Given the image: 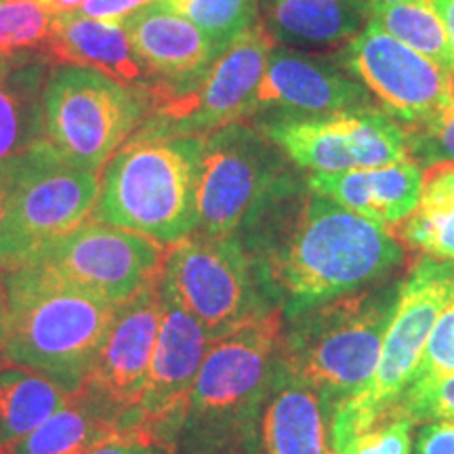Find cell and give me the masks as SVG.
Wrapping results in <instances>:
<instances>
[{
  "mask_svg": "<svg viewBox=\"0 0 454 454\" xmlns=\"http://www.w3.org/2000/svg\"><path fill=\"white\" fill-rule=\"evenodd\" d=\"M284 317L381 284L404 261L383 225L311 190L288 170L236 234Z\"/></svg>",
  "mask_w": 454,
  "mask_h": 454,
  "instance_id": "cell-1",
  "label": "cell"
},
{
  "mask_svg": "<svg viewBox=\"0 0 454 454\" xmlns=\"http://www.w3.org/2000/svg\"><path fill=\"white\" fill-rule=\"evenodd\" d=\"M284 311L242 322L208 345L170 454H248L280 362Z\"/></svg>",
  "mask_w": 454,
  "mask_h": 454,
  "instance_id": "cell-2",
  "label": "cell"
},
{
  "mask_svg": "<svg viewBox=\"0 0 454 454\" xmlns=\"http://www.w3.org/2000/svg\"><path fill=\"white\" fill-rule=\"evenodd\" d=\"M11 366L49 379L66 394L87 383L116 305L81 291L34 263L3 271Z\"/></svg>",
  "mask_w": 454,
  "mask_h": 454,
  "instance_id": "cell-3",
  "label": "cell"
},
{
  "mask_svg": "<svg viewBox=\"0 0 454 454\" xmlns=\"http://www.w3.org/2000/svg\"><path fill=\"white\" fill-rule=\"evenodd\" d=\"M397 288L374 284L286 317L280 371L317 391L337 412L377 368Z\"/></svg>",
  "mask_w": 454,
  "mask_h": 454,
  "instance_id": "cell-4",
  "label": "cell"
},
{
  "mask_svg": "<svg viewBox=\"0 0 454 454\" xmlns=\"http://www.w3.org/2000/svg\"><path fill=\"white\" fill-rule=\"evenodd\" d=\"M200 137H129L99 177L93 219L177 244L196 231Z\"/></svg>",
  "mask_w": 454,
  "mask_h": 454,
  "instance_id": "cell-5",
  "label": "cell"
},
{
  "mask_svg": "<svg viewBox=\"0 0 454 454\" xmlns=\"http://www.w3.org/2000/svg\"><path fill=\"white\" fill-rule=\"evenodd\" d=\"M99 170L78 167L47 139L9 160V192L0 225V271L38 253L93 219Z\"/></svg>",
  "mask_w": 454,
  "mask_h": 454,
  "instance_id": "cell-6",
  "label": "cell"
},
{
  "mask_svg": "<svg viewBox=\"0 0 454 454\" xmlns=\"http://www.w3.org/2000/svg\"><path fill=\"white\" fill-rule=\"evenodd\" d=\"M452 280V261L431 257L417 261L402 280L377 368L364 387L340 404L333 417L334 452L345 440L400 404L417 377L431 328L438 320Z\"/></svg>",
  "mask_w": 454,
  "mask_h": 454,
  "instance_id": "cell-7",
  "label": "cell"
},
{
  "mask_svg": "<svg viewBox=\"0 0 454 454\" xmlns=\"http://www.w3.org/2000/svg\"><path fill=\"white\" fill-rule=\"evenodd\" d=\"M150 112L152 89L124 87L98 70L67 66L44 89V139L78 167L99 170Z\"/></svg>",
  "mask_w": 454,
  "mask_h": 454,
  "instance_id": "cell-8",
  "label": "cell"
},
{
  "mask_svg": "<svg viewBox=\"0 0 454 454\" xmlns=\"http://www.w3.org/2000/svg\"><path fill=\"white\" fill-rule=\"evenodd\" d=\"M158 288L217 339L278 305L236 236L190 234L170 244Z\"/></svg>",
  "mask_w": 454,
  "mask_h": 454,
  "instance_id": "cell-9",
  "label": "cell"
},
{
  "mask_svg": "<svg viewBox=\"0 0 454 454\" xmlns=\"http://www.w3.org/2000/svg\"><path fill=\"white\" fill-rule=\"evenodd\" d=\"M288 158L259 127L225 124L200 137L196 234L236 236L278 181Z\"/></svg>",
  "mask_w": 454,
  "mask_h": 454,
  "instance_id": "cell-10",
  "label": "cell"
},
{
  "mask_svg": "<svg viewBox=\"0 0 454 454\" xmlns=\"http://www.w3.org/2000/svg\"><path fill=\"white\" fill-rule=\"evenodd\" d=\"M276 43L259 21L221 51L204 81L190 93L152 89V112L130 137H187L253 116L257 90Z\"/></svg>",
  "mask_w": 454,
  "mask_h": 454,
  "instance_id": "cell-11",
  "label": "cell"
},
{
  "mask_svg": "<svg viewBox=\"0 0 454 454\" xmlns=\"http://www.w3.org/2000/svg\"><path fill=\"white\" fill-rule=\"evenodd\" d=\"M259 129L294 167L309 173H348L411 160L404 129L381 106L322 118L261 116Z\"/></svg>",
  "mask_w": 454,
  "mask_h": 454,
  "instance_id": "cell-12",
  "label": "cell"
},
{
  "mask_svg": "<svg viewBox=\"0 0 454 454\" xmlns=\"http://www.w3.org/2000/svg\"><path fill=\"white\" fill-rule=\"evenodd\" d=\"M167 248L137 231L87 221L49 244L30 263L112 305L154 286Z\"/></svg>",
  "mask_w": 454,
  "mask_h": 454,
  "instance_id": "cell-13",
  "label": "cell"
},
{
  "mask_svg": "<svg viewBox=\"0 0 454 454\" xmlns=\"http://www.w3.org/2000/svg\"><path fill=\"white\" fill-rule=\"evenodd\" d=\"M334 61L402 127L427 121L452 98L454 74L431 64L372 20L340 47Z\"/></svg>",
  "mask_w": 454,
  "mask_h": 454,
  "instance_id": "cell-14",
  "label": "cell"
},
{
  "mask_svg": "<svg viewBox=\"0 0 454 454\" xmlns=\"http://www.w3.org/2000/svg\"><path fill=\"white\" fill-rule=\"evenodd\" d=\"M160 326L150 374L141 395L133 435L173 452L192 389L207 357L211 337L160 288Z\"/></svg>",
  "mask_w": 454,
  "mask_h": 454,
  "instance_id": "cell-15",
  "label": "cell"
},
{
  "mask_svg": "<svg viewBox=\"0 0 454 454\" xmlns=\"http://www.w3.org/2000/svg\"><path fill=\"white\" fill-rule=\"evenodd\" d=\"M160 326L158 282L116 305V314L87 383L81 389L116 412L124 435H133Z\"/></svg>",
  "mask_w": 454,
  "mask_h": 454,
  "instance_id": "cell-16",
  "label": "cell"
},
{
  "mask_svg": "<svg viewBox=\"0 0 454 454\" xmlns=\"http://www.w3.org/2000/svg\"><path fill=\"white\" fill-rule=\"evenodd\" d=\"M368 106H374L371 93L345 72L334 57L328 59L276 44L261 78L254 114L261 112L263 116L278 118H322Z\"/></svg>",
  "mask_w": 454,
  "mask_h": 454,
  "instance_id": "cell-17",
  "label": "cell"
},
{
  "mask_svg": "<svg viewBox=\"0 0 454 454\" xmlns=\"http://www.w3.org/2000/svg\"><path fill=\"white\" fill-rule=\"evenodd\" d=\"M147 72L167 93H190L204 81L219 53L204 32L162 0L118 21Z\"/></svg>",
  "mask_w": 454,
  "mask_h": 454,
  "instance_id": "cell-18",
  "label": "cell"
},
{
  "mask_svg": "<svg viewBox=\"0 0 454 454\" xmlns=\"http://www.w3.org/2000/svg\"><path fill=\"white\" fill-rule=\"evenodd\" d=\"M333 417L325 397L282 372L278 362L259 417L257 454H337Z\"/></svg>",
  "mask_w": 454,
  "mask_h": 454,
  "instance_id": "cell-19",
  "label": "cell"
},
{
  "mask_svg": "<svg viewBox=\"0 0 454 454\" xmlns=\"http://www.w3.org/2000/svg\"><path fill=\"white\" fill-rule=\"evenodd\" d=\"M43 53L55 64L98 70L124 87H156V81L130 47L121 26L90 20L78 11L53 15Z\"/></svg>",
  "mask_w": 454,
  "mask_h": 454,
  "instance_id": "cell-20",
  "label": "cell"
},
{
  "mask_svg": "<svg viewBox=\"0 0 454 454\" xmlns=\"http://www.w3.org/2000/svg\"><path fill=\"white\" fill-rule=\"evenodd\" d=\"M305 181L317 194L391 231L417 207L423 168L414 160H404L348 173H309Z\"/></svg>",
  "mask_w": 454,
  "mask_h": 454,
  "instance_id": "cell-21",
  "label": "cell"
},
{
  "mask_svg": "<svg viewBox=\"0 0 454 454\" xmlns=\"http://www.w3.org/2000/svg\"><path fill=\"white\" fill-rule=\"evenodd\" d=\"M261 24L282 47H345L371 21V0H261Z\"/></svg>",
  "mask_w": 454,
  "mask_h": 454,
  "instance_id": "cell-22",
  "label": "cell"
},
{
  "mask_svg": "<svg viewBox=\"0 0 454 454\" xmlns=\"http://www.w3.org/2000/svg\"><path fill=\"white\" fill-rule=\"evenodd\" d=\"M118 435H124L121 417L78 389L41 427L0 454H90Z\"/></svg>",
  "mask_w": 454,
  "mask_h": 454,
  "instance_id": "cell-23",
  "label": "cell"
},
{
  "mask_svg": "<svg viewBox=\"0 0 454 454\" xmlns=\"http://www.w3.org/2000/svg\"><path fill=\"white\" fill-rule=\"evenodd\" d=\"M49 59L30 53L0 82V162L24 154L44 141L43 99Z\"/></svg>",
  "mask_w": 454,
  "mask_h": 454,
  "instance_id": "cell-24",
  "label": "cell"
},
{
  "mask_svg": "<svg viewBox=\"0 0 454 454\" xmlns=\"http://www.w3.org/2000/svg\"><path fill=\"white\" fill-rule=\"evenodd\" d=\"M391 234L425 257L454 263V162L423 170L417 207Z\"/></svg>",
  "mask_w": 454,
  "mask_h": 454,
  "instance_id": "cell-25",
  "label": "cell"
},
{
  "mask_svg": "<svg viewBox=\"0 0 454 454\" xmlns=\"http://www.w3.org/2000/svg\"><path fill=\"white\" fill-rule=\"evenodd\" d=\"M64 389L20 366L0 368V450L41 427L67 402Z\"/></svg>",
  "mask_w": 454,
  "mask_h": 454,
  "instance_id": "cell-26",
  "label": "cell"
},
{
  "mask_svg": "<svg viewBox=\"0 0 454 454\" xmlns=\"http://www.w3.org/2000/svg\"><path fill=\"white\" fill-rule=\"evenodd\" d=\"M371 20L425 59L454 74V47L444 21L427 3H374Z\"/></svg>",
  "mask_w": 454,
  "mask_h": 454,
  "instance_id": "cell-27",
  "label": "cell"
},
{
  "mask_svg": "<svg viewBox=\"0 0 454 454\" xmlns=\"http://www.w3.org/2000/svg\"><path fill=\"white\" fill-rule=\"evenodd\" d=\"M192 21L221 53L259 21V0H162Z\"/></svg>",
  "mask_w": 454,
  "mask_h": 454,
  "instance_id": "cell-28",
  "label": "cell"
},
{
  "mask_svg": "<svg viewBox=\"0 0 454 454\" xmlns=\"http://www.w3.org/2000/svg\"><path fill=\"white\" fill-rule=\"evenodd\" d=\"M51 34V17L36 0L0 3V53L43 51Z\"/></svg>",
  "mask_w": 454,
  "mask_h": 454,
  "instance_id": "cell-29",
  "label": "cell"
},
{
  "mask_svg": "<svg viewBox=\"0 0 454 454\" xmlns=\"http://www.w3.org/2000/svg\"><path fill=\"white\" fill-rule=\"evenodd\" d=\"M414 419L400 406L391 408L366 429L337 446V454H411Z\"/></svg>",
  "mask_w": 454,
  "mask_h": 454,
  "instance_id": "cell-30",
  "label": "cell"
},
{
  "mask_svg": "<svg viewBox=\"0 0 454 454\" xmlns=\"http://www.w3.org/2000/svg\"><path fill=\"white\" fill-rule=\"evenodd\" d=\"M406 133L408 154L419 167L454 162V89L448 104L427 121L402 127Z\"/></svg>",
  "mask_w": 454,
  "mask_h": 454,
  "instance_id": "cell-31",
  "label": "cell"
},
{
  "mask_svg": "<svg viewBox=\"0 0 454 454\" xmlns=\"http://www.w3.org/2000/svg\"><path fill=\"white\" fill-rule=\"evenodd\" d=\"M448 374H454V280L444 305H442L438 320L431 328L427 348H425L423 360L419 364L412 385L435 381V379L448 377Z\"/></svg>",
  "mask_w": 454,
  "mask_h": 454,
  "instance_id": "cell-32",
  "label": "cell"
},
{
  "mask_svg": "<svg viewBox=\"0 0 454 454\" xmlns=\"http://www.w3.org/2000/svg\"><path fill=\"white\" fill-rule=\"evenodd\" d=\"M397 406L417 423H454V374L412 385Z\"/></svg>",
  "mask_w": 454,
  "mask_h": 454,
  "instance_id": "cell-33",
  "label": "cell"
},
{
  "mask_svg": "<svg viewBox=\"0 0 454 454\" xmlns=\"http://www.w3.org/2000/svg\"><path fill=\"white\" fill-rule=\"evenodd\" d=\"M414 454H454V423H425Z\"/></svg>",
  "mask_w": 454,
  "mask_h": 454,
  "instance_id": "cell-34",
  "label": "cell"
},
{
  "mask_svg": "<svg viewBox=\"0 0 454 454\" xmlns=\"http://www.w3.org/2000/svg\"><path fill=\"white\" fill-rule=\"evenodd\" d=\"M150 3H154V0H84L78 13L87 15L90 20L118 24V21L133 13V11H137Z\"/></svg>",
  "mask_w": 454,
  "mask_h": 454,
  "instance_id": "cell-35",
  "label": "cell"
},
{
  "mask_svg": "<svg viewBox=\"0 0 454 454\" xmlns=\"http://www.w3.org/2000/svg\"><path fill=\"white\" fill-rule=\"evenodd\" d=\"M90 454H170L167 448H162L156 442H150L141 435H118L99 448H95Z\"/></svg>",
  "mask_w": 454,
  "mask_h": 454,
  "instance_id": "cell-36",
  "label": "cell"
},
{
  "mask_svg": "<svg viewBox=\"0 0 454 454\" xmlns=\"http://www.w3.org/2000/svg\"><path fill=\"white\" fill-rule=\"evenodd\" d=\"M427 4L434 7L435 13L440 15V20L444 21L448 36H450V43L454 47V0H429Z\"/></svg>",
  "mask_w": 454,
  "mask_h": 454,
  "instance_id": "cell-37",
  "label": "cell"
},
{
  "mask_svg": "<svg viewBox=\"0 0 454 454\" xmlns=\"http://www.w3.org/2000/svg\"><path fill=\"white\" fill-rule=\"evenodd\" d=\"M4 343H7V293H4V280L0 276V368L9 366L4 360Z\"/></svg>",
  "mask_w": 454,
  "mask_h": 454,
  "instance_id": "cell-38",
  "label": "cell"
},
{
  "mask_svg": "<svg viewBox=\"0 0 454 454\" xmlns=\"http://www.w3.org/2000/svg\"><path fill=\"white\" fill-rule=\"evenodd\" d=\"M36 3L41 4L49 15H61V13H70V11L81 9L84 0H36Z\"/></svg>",
  "mask_w": 454,
  "mask_h": 454,
  "instance_id": "cell-39",
  "label": "cell"
},
{
  "mask_svg": "<svg viewBox=\"0 0 454 454\" xmlns=\"http://www.w3.org/2000/svg\"><path fill=\"white\" fill-rule=\"evenodd\" d=\"M32 51H17V53H0V82H4V78L15 70L21 61L30 55Z\"/></svg>",
  "mask_w": 454,
  "mask_h": 454,
  "instance_id": "cell-40",
  "label": "cell"
},
{
  "mask_svg": "<svg viewBox=\"0 0 454 454\" xmlns=\"http://www.w3.org/2000/svg\"><path fill=\"white\" fill-rule=\"evenodd\" d=\"M7 192H9V160L0 162V225L4 219V207H7Z\"/></svg>",
  "mask_w": 454,
  "mask_h": 454,
  "instance_id": "cell-41",
  "label": "cell"
},
{
  "mask_svg": "<svg viewBox=\"0 0 454 454\" xmlns=\"http://www.w3.org/2000/svg\"><path fill=\"white\" fill-rule=\"evenodd\" d=\"M374 3H429V0H374Z\"/></svg>",
  "mask_w": 454,
  "mask_h": 454,
  "instance_id": "cell-42",
  "label": "cell"
},
{
  "mask_svg": "<svg viewBox=\"0 0 454 454\" xmlns=\"http://www.w3.org/2000/svg\"><path fill=\"white\" fill-rule=\"evenodd\" d=\"M0 3H3V0H0Z\"/></svg>",
  "mask_w": 454,
  "mask_h": 454,
  "instance_id": "cell-43",
  "label": "cell"
}]
</instances>
